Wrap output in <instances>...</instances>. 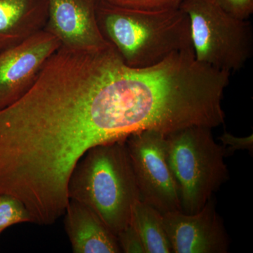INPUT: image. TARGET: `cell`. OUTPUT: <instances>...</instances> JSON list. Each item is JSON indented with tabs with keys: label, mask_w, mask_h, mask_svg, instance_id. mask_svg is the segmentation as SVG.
<instances>
[{
	"label": "cell",
	"mask_w": 253,
	"mask_h": 253,
	"mask_svg": "<svg viewBox=\"0 0 253 253\" xmlns=\"http://www.w3.org/2000/svg\"><path fill=\"white\" fill-rule=\"evenodd\" d=\"M96 20L105 41L131 67L154 66L193 47L189 18L181 8L146 11L102 0Z\"/></svg>",
	"instance_id": "cell-1"
},
{
	"label": "cell",
	"mask_w": 253,
	"mask_h": 253,
	"mask_svg": "<svg viewBox=\"0 0 253 253\" xmlns=\"http://www.w3.org/2000/svg\"><path fill=\"white\" fill-rule=\"evenodd\" d=\"M126 139L89 149L68 185V199L90 208L116 236L129 225L133 206L141 200Z\"/></svg>",
	"instance_id": "cell-2"
},
{
	"label": "cell",
	"mask_w": 253,
	"mask_h": 253,
	"mask_svg": "<svg viewBox=\"0 0 253 253\" xmlns=\"http://www.w3.org/2000/svg\"><path fill=\"white\" fill-rule=\"evenodd\" d=\"M211 130L193 126L166 134L168 161L186 214L201 211L229 179L224 148L215 142Z\"/></svg>",
	"instance_id": "cell-3"
},
{
	"label": "cell",
	"mask_w": 253,
	"mask_h": 253,
	"mask_svg": "<svg viewBox=\"0 0 253 253\" xmlns=\"http://www.w3.org/2000/svg\"><path fill=\"white\" fill-rule=\"evenodd\" d=\"M180 8L189 18L199 62L231 73L252 57L253 31L247 20L233 17L214 0H184Z\"/></svg>",
	"instance_id": "cell-4"
},
{
	"label": "cell",
	"mask_w": 253,
	"mask_h": 253,
	"mask_svg": "<svg viewBox=\"0 0 253 253\" xmlns=\"http://www.w3.org/2000/svg\"><path fill=\"white\" fill-rule=\"evenodd\" d=\"M126 144L141 201L163 214L181 211L179 185L168 161L166 134L139 131L126 137Z\"/></svg>",
	"instance_id": "cell-5"
},
{
	"label": "cell",
	"mask_w": 253,
	"mask_h": 253,
	"mask_svg": "<svg viewBox=\"0 0 253 253\" xmlns=\"http://www.w3.org/2000/svg\"><path fill=\"white\" fill-rule=\"evenodd\" d=\"M61 46L56 36L42 30L0 51V109L31 87L47 60Z\"/></svg>",
	"instance_id": "cell-6"
},
{
	"label": "cell",
	"mask_w": 253,
	"mask_h": 253,
	"mask_svg": "<svg viewBox=\"0 0 253 253\" xmlns=\"http://www.w3.org/2000/svg\"><path fill=\"white\" fill-rule=\"evenodd\" d=\"M213 195L194 214L174 211L163 214L173 253H227L230 239L216 210Z\"/></svg>",
	"instance_id": "cell-7"
},
{
	"label": "cell",
	"mask_w": 253,
	"mask_h": 253,
	"mask_svg": "<svg viewBox=\"0 0 253 253\" xmlns=\"http://www.w3.org/2000/svg\"><path fill=\"white\" fill-rule=\"evenodd\" d=\"M102 0H48L49 14L44 30L56 36L61 45L94 49L109 45L96 20Z\"/></svg>",
	"instance_id": "cell-8"
},
{
	"label": "cell",
	"mask_w": 253,
	"mask_h": 253,
	"mask_svg": "<svg viewBox=\"0 0 253 253\" xmlns=\"http://www.w3.org/2000/svg\"><path fill=\"white\" fill-rule=\"evenodd\" d=\"M63 216L73 253H122L116 236L85 205L69 199Z\"/></svg>",
	"instance_id": "cell-9"
},
{
	"label": "cell",
	"mask_w": 253,
	"mask_h": 253,
	"mask_svg": "<svg viewBox=\"0 0 253 253\" xmlns=\"http://www.w3.org/2000/svg\"><path fill=\"white\" fill-rule=\"evenodd\" d=\"M48 14V0H0V49L44 30Z\"/></svg>",
	"instance_id": "cell-10"
},
{
	"label": "cell",
	"mask_w": 253,
	"mask_h": 253,
	"mask_svg": "<svg viewBox=\"0 0 253 253\" xmlns=\"http://www.w3.org/2000/svg\"><path fill=\"white\" fill-rule=\"evenodd\" d=\"M129 224L139 234L146 253H172L163 214L156 208L141 200L136 201L131 211Z\"/></svg>",
	"instance_id": "cell-11"
},
{
	"label": "cell",
	"mask_w": 253,
	"mask_h": 253,
	"mask_svg": "<svg viewBox=\"0 0 253 253\" xmlns=\"http://www.w3.org/2000/svg\"><path fill=\"white\" fill-rule=\"evenodd\" d=\"M31 223V218L23 205L9 195L0 194V234L9 226Z\"/></svg>",
	"instance_id": "cell-12"
},
{
	"label": "cell",
	"mask_w": 253,
	"mask_h": 253,
	"mask_svg": "<svg viewBox=\"0 0 253 253\" xmlns=\"http://www.w3.org/2000/svg\"><path fill=\"white\" fill-rule=\"evenodd\" d=\"M113 4L146 11L179 9L184 0H108Z\"/></svg>",
	"instance_id": "cell-13"
},
{
	"label": "cell",
	"mask_w": 253,
	"mask_h": 253,
	"mask_svg": "<svg viewBox=\"0 0 253 253\" xmlns=\"http://www.w3.org/2000/svg\"><path fill=\"white\" fill-rule=\"evenodd\" d=\"M121 252L146 253L144 245L135 229L130 224L116 235Z\"/></svg>",
	"instance_id": "cell-14"
},
{
	"label": "cell",
	"mask_w": 253,
	"mask_h": 253,
	"mask_svg": "<svg viewBox=\"0 0 253 253\" xmlns=\"http://www.w3.org/2000/svg\"><path fill=\"white\" fill-rule=\"evenodd\" d=\"M219 6L233 17L247 20L253 13V0H214Z\"/></svg>",
	"instance_id": "cell-15"
},
{
	"label": "cell",
	"mask_w": 253,
	"mask_h": 253,
	"mask_svg": "<svg viewBox=\"0 0 253 253\" xmlns=\"http://www.w3.org/2000/svg\"><path fill=\"white\" fill-rule=\"evenodd\" d=\"M219 139L221 141V146L224 148L226 157L231 156L236 151H241V150H247L250 153L253 152V134L246 137H237L224 131Z\"/></svg>",
	"instance_id": "cell-16"
},
{
	"label": "cell",
	"mask_w": 253,
	"mask_h": 253,
	"mask_svg": "<svg viewBox=\"0 0 253 253\" xmlns=\"http://www.w3.org/2000/svg\"><path fill=\"white\" fill-rule=\"evenodd\" d=\"M2 51V50L0 49V51Z\"/></svg>",
	"instance_id": "cell-17"
}]
</instances>
